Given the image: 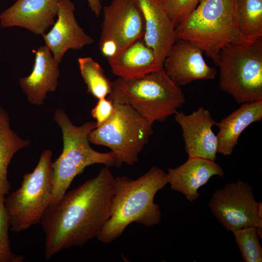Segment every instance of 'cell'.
I'll use <instances>...</instances> for the list:
<instances>
[{
  "mask_svg": "<svg viewBox=\"0 0 262 262\" xmlns=\"http://www.w3.org/2000/svg\"><path fill=\"white\" fill-rule=\"evenodd\" d=\"M107 60L113 73L124 79L140 78L163 67L156 61L153 50L146 45L143 36Z\"/></svg>",
  "mask_w": 262,
  "mask_h": 262,
  "instance_id": "18",
  "label": "cell"
},
{
  "mask_svg": "<svg viewBox=\"0 0 262 262\" xmlns=\"http://www.w3.org/2000/svg\"><path fill=\"white\" fill-rule=\"evenodd\" d=\"M32 51L35 55L32 71L29 76L19 79V84L29 101L41 105L44 103L47 93L55 92L57 89L59 64L46 46Z\"/></svg>",
  "mask_w": 262,
  "mask_h": 262,
  "instance_id": "17",
  "label": "cell"
},
{
  "mask_svg": "<svg viewBox=\"0 0 262 262\" xmlns=\"http://www.w3.org/2000/svg\"><path fill=\"white\" fill-rule=\"evenodd\" d=\"M10 224L4 201L0 202V262H23L24 257L12 251L8 235Z\"/></svg>",
  "mask_w": 262,
  "mask_h": 262,
  "instance_id": "24",
  "label": "cell"
},
{
  "mask_svg": "<svg viewBox=\"0 0 262 262\" xmlns=\"http://www.w3.org/2000/svg\"><path fill=\"white\" fill-rule=\"evenodd\" d=\"M220 88L239 104L262 100V36L231 43L220 52Z\"/></svg>",
  "mask_w": 262,
  "mask_h": 262,
  "instance_id": "6",
  "label": "cell"
},
{
  "mask_svg": "<svg viewBox=\"0 0 262 262\" xmlns=\"http://www.w3.org/2000/svg\"><path fill=\"white\" fill-rule=\"evenodd\" d=\"M74 10L71 0H59L57 20L51 30L42 35L45 46L59 64L67 50L81 49L94 42L78 23Z\"/></svg>",
  "mask_w": 262,
  "mask_h": 262,
  "instance_id": "13",
  "label": "cell"
},
{
  "mask_svg": "<svg viewBox=\"0 0 262 262\" xmlns=\"http://www.w3.org/2000/svg\"><path fill=\"white\" fill-rule=\"evenodd\" d=\"M168 183L167 173L156 166L135 180L126 176L115 178L110 216L97 239L110 244L133 222L148 228L159 224L162 213L154 199Z\"/></svg>",
  "mask_w": 262,
  "mask_h": 262,
  "instance_id": "2",
  "label": "cell"
},
{
  "mask_svg": "<svg viewBox=\"0 0 262 262\" xmlns=\"http://www.w3.org/2000/svg\"><path fill=\"white\" fill-rule=\"evenodd\" d=\"M115 191V177L106 166L49 206L40 222L45 235V259L97 238L110 216Z\"/></svg>",
  "mask_w": 262,
  "mask_h": 262,
  "instance_id": "1",
  "label": "cell"
},
{
  "mask_svg": "<svg viewBox=\"0 0 262 262\" xmlns=\"http://www.w3.org/2000/svg\"><path fill=\"white\" fill-rule=\"evenodd\" d=\"M203 52L188 40L177 39L164 63L166 74L179 86L197 80L214 79L217 70L207 64Z\"/></svg>",
  "mask_w": 262,
  "mask_h": 262,
  "instance_id": "11",
  "label": "cell"
},
{
  "mask_svg": "<svg viewBox=\"0 0 262 262\" xmlns=\"http://www.w3.org/2000/svg\"><path fill=\"white\" fill-rule=\"evenodd\" d=\"M213 215L228 231L254 226L262 236V202L254 198L253 188L238 180L227 184L213 193L209 203Z\"/></svg>",
  "mask_w": 262,
  "mask_h": 262,
  "instance_id": "9",
  "label": "cell"
},
{
  "mask_svg": "<svg viewBox=\"0 0 262 262\" xmlns=\"http://www.w3.org/2000/svg\"><path fill=\"white\" fill-rule=\"evenodd\" d=\"M52 155L51 150H44L33 171L25 174L20 187L4 198L12 231L20 232L39 223L49 206L53 181Z\"/></svg>",
  "mask_w": 262,
  "mask_h": 262,
  "instance_id": "8",
  "label": "cell"
},
{
  "mask_svg": "<svg viewBox=\"0 0 262 262\" xmlns=\"http://www.w3.org/2000/svg\"><path fill=\"white\" fill-rule=\"evenodd\" d=\"M30 144L29 140L21 138L11 129L8 115L0 107V202L4 201L11 190L7 169L11 159L17 151Z\"/></svg>",
  "mask_w": 262,
  "mask_h": 262,
  "instance_id": "20",
  "label": "cell"
},
{
  "mask_svg": "<svg viewBox=\"0 0 262 262\" xmlns=\"http://www.w3.org/2000/svg\"><path fill=\"white\" fill-rule=\"evenodd\" d=\"M262 119V100L244 103L239 108L216 123L219 129L216 135L217 153L230 155L239 138L251 124Z\"/></svg>",
  "mask_w": 262,
  "mask_h": 262,
  "instance_id": "19",
  "label": "cell"
},
{
  "mask_svg": "<svg viewBox=\"0 0 262 262\" xmlns=\"http://www.w3.org/2000/svg\"><path fill=\"white\" fill-rule=\"evenodd\" d=\"M54 120L62 130L63 149L60 156L52 163V189L49 206L61 198L75 177L86 167L96 164L109 167L116 166V163L113 152H100L91 147L88 136L96 128V122L76 126L62 109L56 111Z\"/></svg>",
  "mask_w": 262,
  "mask_h": 262,
  "instance_id": "5",
  "label": "cell"
},
{
  "mask_svg": "<svg viewBox=\"0 0 262 262\" xmlns=\"http://www.w3.org/2000/svg\"><path fill=\"white\" fill-rule=\"evenodd\" d=\"M232 232L245 262H262V247L257 227L251 226Z\"/></svg>",
  "mask_w": 262,
  "mask_h": 262,
  "instance_id": "23",
  "label": "cell"
},
{
  "mask_svg": "<svg viewBox=\"0 0 262 262\" xmlns=\"http://www.w3.org/2000/svg\"><path fill=\"white\" fill-rule=\"evenodd\" d=\"M108 98L130 105L153 124L175 115L185 102L180 86L170 80L163 67L138 78L118 77L112 82Z\"/></svg>",
  "mask_w": 262,
  "mask_h": 262,
  "instance_id": "4",
  "label": "cell"
},
{
  "mask_svg": "<svg viewBox=\"0 0 262 262\" xmlns=\"http://www.w3.org/2000/svg\"><path fill=\"white\" fill-rule=\"evenodd\" d=\"M145 22L143 39L153 51L156 61H164L176 41L175 26L160 0H134Z\"/></svg>",
  "mask_w": 262,
  "mask_h": 262,
  "instance_id": "14",
  "label": "cell"
},
{
  "mask_svg": "<svg viewBox=\"0 0 262 262\" xmlns=\"http://www.w3.org/2000/svg\"><path fill=\"white\" fill-rule=\"evenodd\" d=\"M174 115L175 121L182 129L185 150L188 156L215 161L217 159V140L212 127L216 122L210 112L199 107L188 115L182 112H177Z\"/></svg>",
  "mask_w": 262,
  "mask_h": 262,
  "instance_id": "12",
  "label": "cell"
},
{
  "mask_svg": "<svg viewBox=\"0 0 262 262\" xmlns=\"http://www.w3.org/2000/svg\"><path fill=\"white\" fill-rule=\"evenodd\" d=\"M241 35L252 41L262 36V0H236Z\"/></svg>",
  "mask_w": 262,
  "mask_h": 262,
  "instance_id": "21",
  "label": "cell"
},
{
  "mask_svg": "<svg viewBox=\"0 0 262 262\" xmlns=\"http://www.w3.org/2000/svg\"><path fill=\"white\" fill-rule=\"evenodd\" d=\"M114 111L113 101L106 98L98 100L96 105L92 110V116L96 120V127L107 121Z\"/></svg>",
  "mask_w": 262,
  "mask_h": 262,
  "instance_id": "26",
  "label": "cell"
},
{
  "mask_svg": "<svg viewBox=\"0 0 262 262\" xmlns=\"http://www.w3.org/2000/svg\"><path fill=\"white\" fill-rule=\"evenodd\" d=\"M171 189L183 194L190 202L200 196L198 190L205 185L211 177H223L221 166L209 159L188 157L187 160L175 168H169L167 173Z\"/></svg>",
  "mask_w": 262,
  "mask_h": 262,
  "instance_id": "16",
  "label": "cell"
},
{
  "mask_svg": "<svg viewBox=\"0 0 262 262\" xmlns=\"http://www.w3.org/2000/svg\"><path fill=\"white\" fill-rule=\"evenodd\" d=\"M103 21L99 49L107 59L143 37L145 22L134 0H112L102 7Z\"/></svg>",
  "mask_w": 262,
  "mask_h": 262,
  "instance_id": "10",
  "label": "cell"
},
{
  "mask_svg": "<svg viewBox=\"0 0 262 262\" xmlns=\"http://www.w3.org/2000/svg\"><path fill=\"white\" fill-rule=\"evenodd\" d=\"M59 0H17L0 14V26H18L43 35L53 25Z\"/></svg>",
  "mask_w": 262,
  "mask_h": 262,
  "instance_id": "15",
  "label": "cell"
},
{
  "mask_svg": "<svg viewBox=\"0 0 262 262\" xmlns=\"http://www.w3.org/2000/svg\"><path fill=\"white\" fill-rule=\"evenodd\" d=\"M114 104L111 116L90 132L88 141L109 148L115 154V166L132 165L138 162L139 154L153 133V123L129 105Z\"/></svg>",
  "mask_w": 262,
  "mask_h": 262,
  "instance_id": "7",
  "label": "cell"
},
{
  "mask_svg": "<svg viewBox=\"0 0 262 262\" xmlns=\"http://www.w3.org/2000/svg\"></svg>",
  "mask_w": 262,
  "mask_h": 262,
  "instance_id": "28",
  "label": "cell"
},
{
  "mask_svg": "<svg viewBox=\"0 0 262 262\" xmlns=\"http://www.w3.org/2000/svg\"><path fill=\"white\" fill-rule=\"evenodd\" d=\"M175 35L176 40H187L199 47L216 66L223 49L248 41L239 30L236 0H200L175 27Z\"/></svg>",
  "mask_w": 262,
  "mask_h": 262,
  "instance_id": "3",
  "label": "cell"
},
{
  "mask_svg": "<svg viewBox=\"0 0 262 262\" xmlns=\"http://www.w3.org/2000/svg\"><path fill=\"white\" fill-rule=\"evenodd\" d=\"M87 1L91 11L98 17L102 10L101 0H87Z\"/></svg>",
  "mask_w": 262,
  "mask_h": 262,
  "instance_id": "27",
  "label": "cell"
},
{
  "mask_svg": "<svg viewBox=\"0 0 262 262\" xmlns=\"http://www.w3.org/2000/svg\"><path fill=\"white\" fill-rule=\"evenodd\" d=\"M78 63L88 92L98 100L109 96L112 82L106 77L101 66L90 57L79 58Z\"/></svg>",
  "mask_w": 262,
  "mask_h": 262,
  "instance_id": "22",
  "label": "cell"
},
{
  "mask_svg": "<svg viewBox=\"0 0 262 262\" xmlns=\"http://www.w3.org/2000/svg\"><path fill=\"white\" fill-rule=\"evenodd\" d=\"M175 27L195 9L200 0H160Z\"/></svg>",
  "mask_w": 262,
  "mask_h": 262,
  "instance_id": "25",
  "label": "cell"
}]
</instances>
